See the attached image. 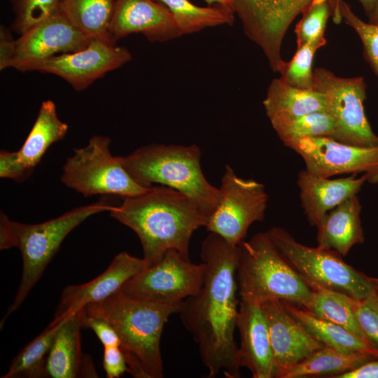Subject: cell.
Listing matches in <instances>:
<instances>
[{"instance_id":"cell-6","label":"cell","mask_w":378,"mask_h":378,"mask_svg":"<svg viewBox=\"0 0 378 378\" xmlns=\"http://www.w3.org/2000/svg\"><path fill=\"white\" fill-rule=\"evenodd\" d=\"M112 207L108 201L102 199L41 223L27 224L10 220L11 246L20 251L23 265L17 293L2 321L21 306L65 237L88 217L109 211Z\"/></svg>"},{"instance_id":"cell-21","label":"cell","mask_w":378,"mask_h":378,"mask_svg":"<svg viewBox=\"0 0 378 378\" xmlns=\"http://www.w3.org/2000/svg\"><path fill=\"white\" fill-rule=\"evenodd\" d=\"M81 327L78 312L67 316L60 325L46 361L48 377L52 378L97 377L91 359L82 354Z\"/></svg>"},{"instance_id":"cell-10","label":"cell","mask_w":378,"mask_h":378,"mask_svg":"<svg viewBox=\"0 0 378 378\" xmlns=\"http://www.w3.org/2000/svg\"><path fill=\"white\" fill-rule=\"evenodd\" d=\"M219 190V202L205 227L230 245L239 246L251 224L264 220L267 195L263 184L238 177L228 164Z\"/></svg>"},{"instance_id":"cell-3","label":"cell","mask_w":378,"mask_h":378,"mask_svg":"<svg viewBox=\"0 0 378 378\" xmlns=\"http://www.w3.org/2000/svg\"><path fill=\"white\" fill-rule=\"evenodd\" d=\"M182 304L136 299L119 290L105 300L87 304L80 311L102 318L112 326L133 377L162 378V332L169 317L178 314Z\"/></svg>"},{"instance_id":"cell-22","label":"cell","mask_w":378,"mask_h":378,"mask_svg":"<svg viewBox=\"0 0 378 378\" xmlns=\"http://www.w3.org/2000/svg\"><path fill=\"white\" fill-rule=\"evenodd\" d=\"M357 195L342 202L328 212L316 225L317 246L332 250L345 256L353 246L364 241Z\"/></svg>"},{"instance_id":"cell-5","label":"cell","mask_w":378,"mask_h":378,"mask_svg":"<svg viewBox=\"0 0 378 378\" xmlns=\"http://www.w3.org/2000/svg\"><path fill=\"white\" fill-rule=\"evenodd\" d=\"M241 300L261 304L278 299L310 306L314 290L285 259L267 232L239 245L236 270Z\"/></svg>"},{"instance_id":"cell-17","label":"cell","mask_w":378,"mask_h":378,"mask_svg":"<svg viewBox=\"0 0 378 378\" xmlns=\"http://www.w3.org/2000/svg\"><path fill=\"white\" fill-rule=\"evenodd\" d=\"M261 307L277 372L300 362L325 346L290 314L282 300H268L261 304Z\"/></svg>"},{"instance_id":"cell-39","label":"cell","mask_w":378,"mask_h":378,"mask_svg":"<svg viewBox=\"0 0 378 378\" xmlns=\"http://www.w3.org/2000/svg\"><path fill=\"white\" fill-rule=\"evenodd\" d=\"M103 368L108 378H118L129 372L125 355L120 346H104Z\"/></svg>"},{"instance_id":"cell-44","label":"cell","mask_w":378,"mask_h":378,"mask_svg":"<svg viewBox=\"0 0 378 378\" xmlns=\"http://www.w3.org/2000/svg\"><path fill=\"white\" fill-rule=\"evenodd\" d=\"M375 284H376V295L378 298V278H375Z\"/></svg>"},{"instance_id":"cell-36","label":"cell","mask_w":378,"mask_h":378,"mask_svg":"<svg viewBox=\"0 0 378 378\" xmlns=\"http://www.w3.org/2000/svg\"><path fill=\"white\" fill-rule=\"evenodd\" d=\"M356 321L369 343L378 349V298H351Z\"/></svg>"},{"instance_id":"cell-30","label":"cell","mask_w":378,"mask_h":378,"mask_svg":"<svg viewBox=\"0 0 378 378\" xmlns=\"http://www.w3.org/2000/svg\"><path fill=\"white\" fill-rule=\"evenodd\" d=\"M312 290L314 295L307 310L320 318L344 328L370 344L356 321L350 296L323 288Z\"/></svg>"},{"instance_id":"cell-4","label":"cell","mask_w":378,"mask_h":378,"mask_svg":"<svg viewBox=\"0 0 378 378\" xmlns=\"http://www.w3.org/2000/svg\"><path fill=\"white\" fill-rule=\"evenodd\" d=\"M201 150L190 146L152 144L122 156L125 169L140 184L153 183L175 189L188 197L208 218L214 212L220 190L204 176Z\"/></svg>"},{"instance_id":"cell-35","label":"cell","mask_w":378,"mask_h":378,"mask_svg":"<svg viewBox=\"0 0 378 378\" xmlns=\"http://www.w3.org/2000/svg\"><path fill=\"white\" fill-rule=\"evenodd\" d=\"M330 0L312 1L295 29L297 48L325 38L326 22L330 15Z\"/></svg>"},{"instance_id":"cell-13","label":"cell","mask_w":378,"mask_h":378,"mask_svg":"<svg viewBox=\"0 0 378 378\" xmlns=\"http://www.w3.org/2000/svg\"><path fill=\"white\" fill-rule=\"evenodd\" d=\"M90 41L61 13L31 27L15 40L1 27L0 69L77 51Z\"/></svg>"},{"instance_id":"cell-19","label":"cell","mask_w":378,"mask_h":378,"mask_svg":"<svg viewBox=\"0 0 378 378\" xmlns=\"http://www.w3.org/2000/svg\"><path fill=\"white\" fill-rule=\"evenodd\" d=\"M110 33L115 40L140 33L150 42L181 36L172 13L154 0H115Z\"/></svg>"},{"instance_id":"cell-18","label":"cell","mask_w":378,"mask_h":378,"mask_svg":"<svg viewBox=\"0 0 378 378\" xmlns=\"http://www.w3.org/2000/svg\"><path fill=\"white\" fill-rule=\"evenodd\" d=\"M236 326L239 367L246 368L253 378H276L277 367L261 304L241 300Z\"/></svg>"},{"instance_id":"cell-26","label":"cell","mask_w":378,"mask_h":378,"mask_svg":"<svg viewBox=\"0 0 378 378\" xmlns=\"http://www.w3.org/2000/svg\"><path fill=\"white\" fill-rule=\"evenodd\" d=\"M68 129V125L59 118L55 102L50 99L43 102L29 135L18 150L20 160L34 169L48 148L62 139Z\"/></svg>"},{"instance_id":"cell-34","label":"cell","mask_w":378,"mask_h":378,"mask_svg":"<svg viewBox=\"0 0 378 378\" xmlns=\"http://www.w3.org/2000/svg\"><path fill=\"white\" fill-rule=\"evenodd\" d=\"M338 11L342 19L359 36L365 58L378 79V24L363 21L344 0H340Z\"/></svg>"},{"instance_id":"cell-12","label":"cell","mask_w":378,"mask_h":378,"mask_svg":"<svg viewBox=\"0 0 378 378\" xmlns=\"http://www.w3.org/2000/svg\"><path fill=\"white\" fill-rule=\"evenodd\" d=\"M312 1L233 0L245 34L262 49L274 72H279L285 62L281 48L289 26Z\"/></svg>"},{"instance_id":"cell-32","label":"cell","mask_w":378,"mask_h":378,"mask_svg":"<svg viewBox=\"0 0 378 378\" xmlns=\"http://www.w3.org/2000/svg\"><path fill=\"white\" fill-rule=\"evenodd\" d=\"M326 43L325 38L311 41L297 48L293 57L285 62L279 71L281 78L287 83L300 88L313 89V58L316 51Z\"/></svg>"},{"instance_id":"cell-33","label":"cell","mask_w":378,"mask_h":378,"mask_svg":"<svg viewBox=\"0 0 378 378\" xmlns=\"http://www.w3.org/2000/svg\"><path fill=\"white\" fill-rule=\"evenodd\" d=\"M13 28L20 34L60 13L63 0H10Z\"/></svg>"},{"instance_id":"cell-1","label":"cell","mask_w":378,"mask_h":378,"mask_svg":"<svg viewBox=\"0 0 378 378\" xmlns=\"http://www.w3.org/2000/svg\"><path fill=\"white\" fill-rule=\"evenodd\" d=\"M200 256L206 267L203 285L196 295L183 301L178 314L198 346L207 377L222 372L227 378H238L234 330L239 306L236 278L239 246L210 232L202 244Z\"/></svg>"},{"instance_id":"cell-2","label":"cell","mask_w":378,"mask_h":378,"mask_svg":"<svg viewBox=\"0 0 378 378\" xmlns=\"http://www.w3.org/2000/svg\"><path fill=\"white\" fill-rule=\"evenodd\" d=\"M108 212L136 234L147 267L157 263L169 249L189 258L192 234L208 221L188 197L164 186H152L143 194L125 197L120 206H113Z\"/></svg>"},{"instance_id":"cell-15","label":"cell","mask_w":378,"mask_h":378,"mask_svg":"<svg viewBox=\"0 0 378 378\" xmlns=\"http://www.w3.org/2000/svg\"><path fill=\"white\" fill-rule=\"evenodd\" d=\"M304 160L306 169L324 178L365 172L367 181L378 182V146L346 144L330 137L316 136L288 142Z\"/></svg>"},{"instance_id":"cell-9","label":"cell","mask_w":378,"mask_h":378,"mask_svg":"<svg viewBox=\"0 0 378 378\" xmlns=\"http://www.w3.org/2000/svg\"><path fill=\"white\" fill-rule=\"evenodd\" d=\"M313 89L325 97L326 111L335 125L334 139L358 146H378V136L365 113L366 84L363 76L342 78L326 69L316 68Z\"/></svg>"},{"instance_id":"cell-7","label":"cell","mask_w":378,"mask_h":378,"mask_svg":"<svg viewBox=\"0 0 378 378\" xmlns=\"http://www.w3.org/2000/svg\"><path fill=\"white\" fill-rule=\"evenodd\" d=\"M266 232L312 289L316 287L329 289L356 300L375 295V278L348 265L337 252L304 245L279 227H272Z\"/></svg>"},{"instance_id":"cell-25","label":"cell","mask_w":378,"mask_h":378,"mask_svg":"<svg viewBox=\"0 0 378 378\" xmlns=\"http://www.w3.org/2000/svg\"><path fill=\"white\" fill-rule=\"evenodd\" d=\"M283 302L290 314L311 335L325 346L343 352L368 354L378 358L377 349L344 328L320 318L298 304Z\"/></svg>"},{"instance_id":"cell-28","label":"cell","mask_w":378,"mask_h":378,"mask_svg":"<svg viewBox=\"0 0 378 378\" xmlns=\"http://www.w3.org/2000/svg\"><path fill=\"white\" fill-rule=\"evenodd\" d=\"M66 318H54L48 326L27 344L13 358L2 378L47 377L46 361L55 335Z\"/></svg>"},{"instance_id":"cell-11","label":"cell","mask_w":378,"mask_h":378,"mask_svg":"<svg viewBox=\"0 0 378 378\" xmlns=\"http://www.w3.org/2000/svg\"><path fill=\"white\" fill-rule=\"evenodd\" d=\"M206 267L192 263L175 249L168 250L153 265L132 277L120 290L136 299L160 303H176L201 289Z\"/></svg>"},{"instance_id":"cell-37","label":"cell","mask_w":378,"mask_h":378,"mask_svg":"<svg viewBox=\"0 0 378 378\" xmlns=\"http://www.w3.org/2000/svg\"><path fill=\"white\" fill-rule=\"evenodd\" d=\"M82 327L92 329L104 346L121 345L120 340L112 326L105 319L86 315L81 311L78 312Z\"/></svg>"},{"instance_id":"cell-41","label":"cell","mask_w":378,"mask_h":378,"mask_svg":"<svg viewBox=\"0 0 378 378\" xmlns=\"http://www.w3.org/2000/svg\"><path fill=\"white\" fill-rule=\"evenodd\" d=\"M340 0H332L333 6H337ZM363 6L366 14L369 16L374 8L375 0H358Z\"/></svg>"},{"instance_id":"cell-43","label":"cell","mask_w":378,"mask_h":378,"mask_svg":"<svg viewBox=\"0 0 378 378\" xmlns=\"http://www.w3.org/2000/svg\"><path fill=\"white\" fill-rule=\"evenodd\" d=\"M368 18L370 23L378 24V0H375L373 10Z\"/></svg>"},{"instance_id":"cell-38","label":"cell","mask_w":378,"mask_h":378,"mask_svg":"<svg viewBox=\"0 0 378 378\" xmlns=\"http://www.w3.org/2000/svg\"><path fill=\"white\" fill-rule=\"evenodd\" d=\"M33 169L26 167L19 159L17 151L1 150L0 152V177L22 181L29 177Z\"/></svg>"},{"instance_id":"cell-42","label":"cell","mask_w":378,"mask_h":378,"mask_svg":"<svg viewBox=\"0 0 378 378\" xmlns=\"http://www.w3.org/2000/svg\"><path fill=\"white\" fill-rule=\"evenodd\" d=\"M204 1L209 5H211L214 3H217L221 7L227 8L233 10V0H204Z\"/></svg>"},{"instance_id":"cell-24","label":"cell","mask_w":378,"mask_h":378,"mask_svg":"<svg viewBox=\"0 0 378 378\" xmlns=\"http://www.w3.org/2000/svg\"><path fill=\"white\" fill-rule=\"evenodd\" d=\"M370 354L360 352H343L324 346L300 362L278 370L276 378L332 377L351 370L365 362L374 359Z\"/></svg>"},{"instance_id":"cell-14","label":"cell","mask_w":378,"mask_h":378,"mask_svg":"<svg viewBox=\"0 0 378 378\" xmlns=\"http://www.w3.org/2000/svg\"><path fill=\"white\" fill-rule=\"evenodd\" d=\"M132 59L129 50L117 46L115 41L96 38L77 51L17 66L20 71H38L56 75L75 90H83L106 73Z\"/></svg>"},{"instance_id":"cell-40","label":"cell","mask_w":378,"mask_h":378,"mask_svg":"<svg viewBox=\"0 0 378 378\" xmlns=\"http://www.w3.org/2000/svg\"><path fill=\"white\" fill-rule=\"evenodd\" d=\"M332 378H378V358L368 360L351 370Z\"/></svg>"},{"instance_id":"cell-27","label":"cell","mask_w":378,"mask_h":378,"mask_svg":"<svg viewBox=\"0 0 378 378\" xmlns=\"http://www.w3.org/2000/svg\"><path fill=\"white\" fill-rule=\"evenodd\" d=\"M115 0H63L60 13L90 40L116 41L110 33Z\"/></svg>"},{"instance_id":"cell-20","label":"cell","mask_w":378,"mask_h":378,"mask_svg":"<svg viewBox=\"0 0 378 378\" xmlns=\"http://www.w3.org/2000/svg\"><path fill=\"white\" fill-rule=\"evenodd\" d=\"M367 181L364 174L360 178L356 174L336 179L316 176L306 169L299 172L301 206L309 223L316 226L330 210L356 195Z\"/></svg>"},{"instance_id":"cell-23","label":"cell","mask_w":378,"mask_h":378,"mask_svg":"<svg viewBox=\"0 0 378 378\" xmlns=\"http://www.w3.org/2000/svg\"><path fill=\"white\" fill-rule=\"evenodd\" d=\"M263 106L269 119L296 117L327 109L322 93L293 86L281 78L270 83Z\"/></svg>"},{"instance_id":"cell-16","label":"cell","mask_w":378,"mask_h":378,"mask_svg":"<svg viewBox=\"0 0 378 378\" xmlns=\"http://www.w3.org/2000/svg\"><path fill=\"white\" fill-rule=\"evenodd\" d=\"M147 268L144 258L122 251L110 265L90 281L68 286L62 291L54 318H66L83 309L87 304L100 302L120 290L132 277Z\"/></svg>"},{"instance_id":"cell-8","label":"cell","mask_w":378,"mask_h":378,"mask_svg":"<svg viewBox=\"0 0 378 378\" xmlns=\"http://www.w3.org/2000/svg\"><path fill=\"white\" fill-rule=\"evenodd\" d=\"M111 139L94 135L74 153L63 166L62 182L85 197L113 195L134 197L147 192L148 188L137 182L125 169L122 156L110 150Z\"/></svg>"},{"instance_id":"cell-31","label":"cell","mask_w":378,"mask_h":378,"mask_svg":"<svg viewBox=\"0 0 378 378\" xmlns=\"http://www.w3.org/2000/svg\"><path fill=\"white\" fill-rule=\"evenodd\" d=\"M272 126L284 144L308 137L334 139L335 125L326 111H317L296 117L270 119Z\"/></svg>"},{"instance_id":"cell-29","label":"cell","mask_w":378,"mask_h":378,"mask_svg":"<svg viewBox=\"0 0 378 378\" xmlns=\"http://www.w3.org/2000/svg\"><path fill=\"white\" fill-rule=\"evenodd\" d=\"M154 1L163 3L169 10L181 36L234 22V12L227 8L200 7L189 0Z\"/></svg>"}]
</instances>
